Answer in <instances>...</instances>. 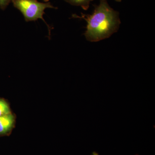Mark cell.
Masks as SVG:
<instances>
[{"label": "cell", "mask_w": 155, "mask_h": 155, "mask_svg": "<svg viewBox=\"0 0 155 155\" xmlns=\"http://www.w3.org/2000/svg\"><path fill=\"white\" fill-rule=\"evenodd\" d=\"M91 15L81 13V16L72 14V17L84 19L87 22L84 36L91 42L99 41L108 38L119 29V12L109 5L107 0H100L99 5H94Z\"/></svg>", "instance_id": "obj_1"}, {"label": "cell", "mask_w": 155, "mask_h": 155, "mask_svg": "<svg viewBox=\"0 0 155 155\" xmlns=\"http://www.w3.org/2000/svg\"><path fill=\"white\" fill-rule=\"evenodd\" d=\"M11 2L14 8L21 12L25 21H35L39 19H42L47 25L51 33V28L44 19L43 15L46 9H57V7H54L50 2H40L38 0H12Z\"/></svg>", "instance_id": "obj_2"}, {"label": "cell", "mask_w": 155, "mask_h": 155, "mask_svg": "<svg viewBox=\"0 0 155 155\" xmlns=\"http://www.w3.org/2000/svg\"><path fill=\"white\" fill-rule=\"evenodd\" d=\"M16 117L13 113L0 117V136L11 134L16 124Z\"/></svg>", "instance_id": "obj_3"}, {"label": "cell", "mask_w": 155, "mask_h": 155, "mask_svg": "<svg viewBox=\"0 0 155 155\" xmlns=\"http://www.w3.org/2000/svg\"><path fill=\"white\" fill-rule=\"evenodd\" d=\"M73 6H79L83 10L87 11L89 8L90 4L94 0H64Z\"/></svg>", "instance_id": "obj_4"}, {"label": "cell", "mask_w": 155, "mask_h": 155, "mask_svg": "<svg viewBox=\"0 0 155 155\" xmlns=\"http://www.w3.org/2000/svg\"><path fill=\"white\" fill-rule=\"evenodd\" d=\"M11 113L10 104L7 100L0 98V117Z\"/></svg>", "instance_id": "obj_5"}, {"label": "cell", "mask_w": 155, "mask_h": 155, "mask_svg": "<svg viewBox=\"0 0 155 155\" xmlns=\"http://www.w3.org/2000/svg\"><path fill=\"white\" fill-rule=\"evenodd\" d=\"M11 2L12 0H0V8L2 10H5Z\"/></svg>", "instance_id": "obj_6"}, {"label": "cell", "mask_w": 155, "mask_h": 155, "mask_svg": "<svg viewBox=\"0 0 155 155\" xmlns=\"http://www.w3.org/2000/svg\"><path fill=\"white\" fill-rule=\"evenodd\" d=\"M45 2H49L50 0H43Z\"/></svg>", "instance_id": "obj_7"}, {"label": "cell", "mask_w": 155, "mask_h": 155, "mask_svg": "<svg viewBox=\"0 0 155 155\" xmlns=\"http://www.w3.org/2000/svg\"><path fill=\"white\" fill-rule=\"evenodd\" d=\"M115 1L117 2H121L122 0H115Z\"/></svg>", "instance_id": "obj_8"}]
</instances>
